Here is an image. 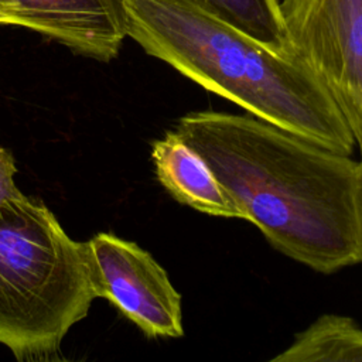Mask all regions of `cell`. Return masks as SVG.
<instances>
[{"label": "cell", "instance_id": "obj_1", "mask_svg": "<svg viewBox=\"0 0 362 362\" xmlns=\"http://www.w3.org/2000/svg\"><path fill=\"white\" fill-rule=\"evenodd\" d=\"M177 132L287 257L320 273L362 263V163L249 113L191 112Z\"/></svg>", "mask_w": 362, "mask_h": 362}, {"label": "cell", "instance_id": "obj_2", "mask_svg": "<svg viewBox=\"0 0 362 362\" xmlns=\"http://www.w3.org/2000/svg\"><path fill=\"white\" fill-rule=\"evenodd\" d=\"M126 34L148 55L249 115L342 154L354 136L293 52L260 42L202 0H122Z\"/></svg>", "mask_w": 362, "mask_h": 362}, {"label": "cell", "instance_id": "obj_3", "mask_svg": "<svg viewBox=\"0 0 362 362\" xmlns=\"http://www.w3.org/2000/svg\"><path fill=\"white\" fill-rule=\"evenodd\" d=\"M98 298L89 247L23 192L0 206V344L44 359Z\"/></svg>", "mask_w": 362, "mask_h": 362}, {"label": "cell", "instance_id": "obj_4", "mask_svg": "<svg viewBox=\"0 0 362 362\" xmlns=\"http://www.w3.org/2000/svg\"><path fill=\"white\" fill-rule=\"evenodd\" d=\"M290 49L327 89L362 163V0H280Z\"/></svg>", "mask_w": 362, "mask_h": 362}, {"label": "cell", "instance_id": "obj_5", "mask_svg": "<svg viewBox=\"0 0 362 362\" xmlns=\"http://www.w3.org/2000/svg\"><path fill=\"white\" fill-rule=\"evenodd\" d=\"M86 243L98 298L110 301L148 338L182 337L181 296L147 250L107 232Z\"/></svg>", "mask_w": 362, "mask_h": 362}, {"label": "cell", "instance_id": "obj_6", "mask_svg": "<svg viewBox=\"0 0 362 362\" xmlns=\"http://www.w3.org/2000/svg\"><path fill=\"white\" fill-rule=\"evenodd\" d=\"M17 23L107 62L127 37L122 0H16Z\"/></svg>", "mask_w": 362, "mask_h": 362}, {"label": "cell", "instance_id": "obj_7", "mask_svg": "<svg viewBox=\"0 0 362 362\" xmlns=\"http://www.w3.org/2000/svg\"><path fill=\"white\" fill-rule=\"evenodd\" d=\"M151 161L157 180L180 204L211 216L245 219L209 164L180 132H167L153 141Z\"/></svg>", "mask_w": 362, "mask_h": 362}, {"label": "cell", "instance_id": "obj_8", "mask_svg": "<svg viewBox=\"0 0 362 362\" xmlns=\"http://www.w3.org/2000/svg\"><path fill=\"white\" fill-rule=\"evenodd\" d=\"M362 362V327L351 317L322 314L272 362Z\"/></svg>", "mask_w": 362, "mask_h": 362}, {"label": "cell", "instance_id": "obj_9", "mask_svg": "<svg viewBox=\"0 0 362 362\" xmlns=\"http://www.w3.org/2000/svg\"><path fill=\"white\" fill-rule=\"evenodd\" d=\"M218 16L260 42L277 49L291 51L280 0H202Z\"/></svg>", "mask_w": 362, "mask_h": 362}, {"label": "cell", "instance_id": "obj_10", "mask_svg": "<svg viewBox=\"0 0 362 362\" xmlns=\"http://www.w3.org/2000/svg\"><path fill=\"white\" fill-rule=\"evenodd\" d=\"M16 164L14 158L4 147H0V206L7 199L16 197L21 191L14 182Z\"/></svg>", "mask_w": 362, "mask_h": 362}, {"label": "cell", "instance_id": "obj_11", "mask_svg": "<svg viewBox=\"0 0 362 362\" xmlns=\"http://www.w3.org/2000/svg\"><path fill=\"white\" fill-rule=\"evenodd\" d=\"M17 23V1L16 0H0V24Z\"/></svg>", "mask_w": 362, "mask_h": 362}]
</instances>
